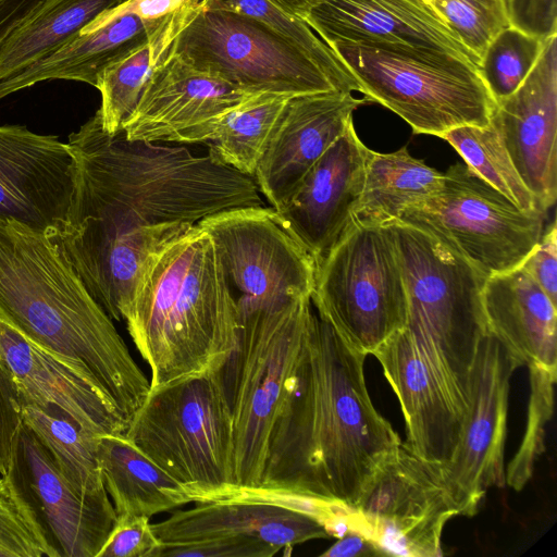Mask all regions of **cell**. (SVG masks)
I'll return each mask as SVG.
<instances>
[{
  "mask_svg": "<svg viewBox=\"0 0 557 557\" xmlns=\"http://www.w3.org/2000/svg\"><path fill=\"white\" fill-rule=\"evenodd\" d=\"M75 158L55 136L0 126V216L46 236L64 225L75 186Z\"/></svg>",
  "mask_w": 557,
  "mask_h": 557,
  "instance_id": "cell-18",
  "label": "cell"
},
{
  "mask_svg": "<svg viewBox=\"0 0 557 557\" xmlns=\"http://www.w3.org/2000/svg\"><path fill=\"white\" fill-rule=\"evenodd\" d=\"M440 138L450 144L468 166L520 209L540 210L491 123L454 127Z\"/></svg>",
  "mask_w": 557,
  "mask_h": 557,
  "instance_id": "cell-32",
  "label": "cell"
},
{
  "mask_svg": "<svg viewBox=\"0 0 557 557\" xmlns=\"http://www.w3.org/2000/svg\"><path fill=\"white\" fill-rule=\"evenodd\" d=\"M370 102L386 107L414 134L441 137L461 125L490 124L496 101L479 69L445 51L327 44Z\"/></svg>",
  "mask_w": 557,
  "mask_h": 557,
  "instance_id": "cell-8",
  "label": "cell"
},
{
  "mask_svg": "<svg viewBox=\"0 0 557 557\" xmlns=\"http://www.w3.org/2000/svg\"><path fill=\"white\" fill-rule=\"evenodd\" d=\"M520 267L542 288L554 305L557 304V228L548 225L539 243Z\"/></svg>",
  "mask_w": 557,
  "mask_h": 557,
  "instance_id": "cell-42",
  "label": "cell"
},
{
  "mask_svg": "<svg viewBox=\"0 0 557 557\" xmlns=\"http://www.w3.org/2000/svg\"><path fill=\"white\" fill-rule=\"evenodd\" d=\"M430 4L480 65L491 41L510 26L504 0H431Z\"/></svg>",
  "mask_w": 557,
  "mask_h": 557,
  "instance_id": "cell-35",
  "label": "cell"
},
{
  "mask_svg": "<svg viewBox=\"0 0 557 557\" xmlns=\"http://www.w3.org/2000/svg\"><path fill=\"white\" fill-rule=\"evenodd\" d=\"M359 531L383 556L443 555L444 527L458 510L441 463L401 442L376 468L356 509Z\"/></svg>",
  "mask_w": 557,
  "mask_h": 557,
  "instance_id": "cell-12",
  "label": "cell"
},
{
  "mask_svg": "<svg viewBox=\"0 0 557 557\" xmlns=\"http://www.w3.org/2000/svg\"><path fill=\"white\" fill-rule=\"evenodd\" d=\"M122 320L150 369V389L218 372L237 344L240 323L212 236L195 224L161 249Z\"/></svg>",
  "mask_w": 557,
  "mask_h": 557,
  "instance_id": "cell-4",
  "label": "cell"
},
{
  "mask_svg": "<svg viewBox=\"0 0 557 557\" xmlns=\"http://www.w3.org/2000/svg\"><path fill=\"white\" fill-rule=\"evenodd\" d=\"M0 557H57L7 475L0 478Z\"/></svg>",
  "mask_w": 557,
  "mask_h": 557,
  "instance_id": "cell-37",
  "label": "cell"
},
{
  "mask_svg": "<svg viewBox=\"0 0 557 557\" xmlns=\"http://www.w3.org/2000/svg\"><path fill=\"white\" fill-rule=\"evenodd\" d=\"M337 505L310 498L238 492L232 497L196 503L151 523L162 544H182L213 537H246L282 550L311 540L327 539V522Z\"/></svg>",
  "mask_w": 557,
  "mask_h": 557,
  "instance_id": "cell-16",
  "label": "cell"
},
{
  "mask_svg": "<svg viewBox=\"0 0 557 557\" xmlns=\"http://www.w3.org/2000/svg\"><path fill=\"white\" fill-rule=\"evenodd\" d=\"M256 95L174 51L154 71L122 129L129 140L209 143L221 120Z\"/></svg>",
  "mask_w": 557,
  "mask_h": 557,
  "instance_id": "cell-17",
  "label": "cell"
},
{
  "mask_svg": "<svg viewBox=\"0 0 557 557\" xmlns=\"http://www.w3.org/2000/svg\"><path fill=\"white\" fill-rule=\"evenodd\" d=\"M321 557L382 556L376 545L363 533L352 530L338 539Z\"/></svg>",
  "mask_w": 557,
  "mask_h": 557,
  "instance_id": "cell-44",
  "label": "cell"
},
{
  "mask_svg": "<svg viewBox=\"0 0 557 557\" xmlns=\"http://www.w3.org/2000/svg\"><path fill=\"white\" fill-rule=\"evenodd\" d=\"M180 0H125L102 12L65 46L0 81V100L48 79H66L96 86L111 63L140 45L173 11Z\"/></svg>",
  "mask_w": 557,
  "mask_h": 557,
  "instance_id": "cell-23",
  "label": "cell"
},
{
  "mask_svg": "<svg viewBox=\"0 0 557 557\" xmlns=\"http://www.w3.org/2000/svg\"><path fill=\"white\" fill-rule=\"evenodd\" d=\"M124 435L195 503L238 492L233 420L219 371L151 388Z\"/></svg>",
  "mask_w": 557,
  "mask_h": 557,
  "instance_id": "cell-7",
  "label": "cell"
},
{
  "mask_svg": "<svg viewBox=\"0 0 557 557\" xmlns=\"http://www.w3.org/2000/svg\"><path fill=\"white\" fill-rule=\"evenodd\" d=\"M67 145L75 186L63 227L47 236L58 249L163 223L197 224L218 212L263 206L251 176L196 157L184 147L129 140L102 128L99 111Z\"/></svg>",
  "mask_w": 557,
  "mask_h": 557,
  "instance_id": "cell-2",
  "label": "cell"
},
{
  "mask_svg": "<svg viewBox=\"0 0 557 557\" xmlns=\"http://www.w3.org/2000/svg\"><path fill=\"white\" fill-rule=\"evenodd\" d=\"M125 0H47L0 46V81L49 57Z\"/></svg>",
  "mask_w": 557,
  "mask_h": 557,
  "instance_id": "cell-29",
  "label": "cell"
},
{
  "mask_svg": "<svg viewBox=\"0 0 557 557\" xmlns=\"http://www.w3.org/2000/svg\"><path fill=\"white\" fill-rule=\"evenodd\" d=\"M369 148L359 139L354 123L305 175L277 214L306 248L317 268L355 224Z\"/></svg>",
  "mask_w": 557,
  "mask_h": 557,
  "instance_id": "cell-20",
  "label": "cell"
},
{
  "mask_svg": "<svg viewBox=\"0 0 557 557\" xmlns=\"http://www.w3.org/2000/svg\"><path fill=\"white\" fill-rule=\"evenodd\" d=\"M482 302L488 333L516 369L557 370L556 305L521 267L488 276Z\"/></svg>",
  "mask_w": 557,
  "mask_h": 557,
  "instance_id": "cell-25",
  "label": "cell"
},
{
  "mask_svg": "<svg viewBox=\"0 0 557 557\" xmlns=\"http://www.w3.org/2000/svg\"><path fill=\"white\" fill-rule=\"evenodd\" d=\"M160 545L148 517L123 513L97 557H154Z\"/></svg>",
  "mask_w": 557,
  "mask_h": 557,
  "instance_id": "cell-39",
  "label": "cell"
},
{
  "mask_svg": "<svg viewBox=\"0 0 557 557\" xmlns=\"http://www.w3.org/2000/svg\"><path fill=\"white\" fill-rule=\"evenodd\" d=\"M208 7L253 17L324 66L339 73H350L334 50L304 20L283 12L268 0H208Z\"/></svg>",
  "mask_w": 557,
  "mask_h": 557,
  "instance_id": "cell-36",
  "label": "cell"
},
{
  "mask_svg": "<svg viewBox=\"0 0 557 557\" xmlns=\"http://www.w3.org/2000/svg\"><path fill=\"white\" fill-rule=\"evenodd\" d=\"M47 0H0V46Z\"/></svg>",
  "mask_w": 557,
  "mask_h": 557,
  "instance_id": "cell-43",
  "label": "cell"
},
{
  "mask_svg": "<svg viewBox=\"0 0 557 557\" xmlns=\"http://www.w3.org/2000/svg\"><path fill=\"white\" fill-rule=\"evenodd\" d=\"M510 26L541 40L557 35V0H504Z\"/></svg>",
  "mask_w": 557,
  "mask_h": 557,
  "instance_id": "cell-40",
  "label": "cell"
},
{
  "mask_svg": "<svg viewBox=\"0 0 557 557\" xmlns=\"http://www.w3.org/2000/svg\"><path fill=\"white\" fill-rule=\"evenodd\" d=\"M544 212L520 209L466 163L443 173L440 189L398 222L435 238L485 277L523 262L544 232Z\"/></svg>",
  "mask_w": 557,
  "mask_h": 557,
  "instance_id": "cell-11",
  "label": "cell"
},
{
  "mask_svg": "<svg viewBox=\"0 0 557 557\" xmlns=\"http://www.w3.org/2000/svg\"><path fill=\"white\" fill-rule=\"evenodd\" d=\"M282 548L246 537H213L182 544H162L154 557H273Z\"/></svg>",
  "mask_w": 557,
  "mask_h": 557,
  "instance_id": "cell-38",
  "label": "cell"
},
{
  "mask_svg": "<svg viewBox=\"0 0 557 557\" xmlns=\"http://www.w3.org/2000/svg\"><path fill=\"white\" fill-rule=\"evenodd\" d=\"M283 12L302 20L305 14L321 0H268Z\"/></svg>",
  "mask_w": 557,
  "mask_h": 557,
  "instance_id": "cell-45",
  "label": "cell"
},
{
  "mask_svg": "<svg viewBox=\"0 0 557 557\" xmlns=\"http://www.w3.org/2000/svg\"><path fill=\"white\" fill-rule=\"evenodd\" d=\"M302 20L326 44L435 50L478 63L426 0H321Z\"/></svg>",
  "mask_w": 557,
  "mask_h": 557,
  "instance_id": "cell-22",
  "label": "cell"
},
{
  "mask_svg": "<svg viewBox=\"0 0 557 557\" xmlns=\"http://www.w3.org/2000/svg\"><path fill=\"white\" fill-rule=\"evenodd\" d=\"M385 226L405 280L410 347L465 424L479 346L488 333L487 277L426 233L398 221Z\"/></svg>",
  "mask_w": 557,
  "mask_h": 557,
  "instance_id": "cell-5",
  "label": "cell"
},
{
  "mask_svg": "<svg viewBox=\"0 0 557 557\" xmlns=\"http://www.w3.org/2000/svg\"><path fill=\"white\" fill-rule=\"evenodd\" d=\"M208 0L184 5L168 14L137 47L108 65L98 76V109L102 128L113 135L135 110L154 71L175 51L177 39Z\"/></svg>",
  "mask_w": 557,
  "mask_h": 557,
  "instance_id": "cell-27",
  "label": "cell"
},
{
  "mask_svg": "<svg viewBox=\"0 0 557 557\" xmlns=\"http://www.w3.org/2000/svg\"><path fill=\"white\" fill-rule=\"evenodd\" d=\"M0 357L22 396L60 408L96 436L125 433L126 421L96 385L2 320Z\"/></svg>",
  "mask_w": 557,
  "mask_h": 557,
  "instance_id": "cell-24",
  "label": "cell"
},
{
  "mask_svg": "<svg viewBox=\"0 0 557 557\" xmlns=\"http://www.w3.org/2000/svg\"><path fill=\"white\" fill-rule=\"evenodd\" d=\"M310 297L238 309L237 344L219 370L234 434L238 491L260 486L272 428L305 344Z\"/></svg>",
  "mask_w": 557,
  "mask_h": 557,
  "instance_id": "cell-6",
  "label": "cell"
},
{
  "mask_svg": "<svg viewBox=\"0 0 557 557\" xmlns=\"http://www.w3.org/2000/svg\"><path fill=\"white\" fill-rule=\"evenodd\" d=\"M175 52L252 94L360 92L352 74L324 66L253 17L208 3L182 32Z\"/></svg>",
  "mask_w": 557,
  "mask_h": 557,
  "instance_id": "cell-9",
  "label": "cell"
},
{
  "mask_svg": "<svg viewBox=\"0 0 557 557\" xmlns=\"http://www.w3.org/2000/svg\"><path fill=\"white\" fill-rule=\"evenodd\" d=\"M101 479L116 516L152 517L195 503L190 491L140 451L124 434L98 436Z\"/></svg>",
  "mask_w": 557,
  "mask_h": 557,
  "instance_id": "cell-26",
  "label": "cell"
},
{
  "mask_svg": "<svg viewBox=\"0 0 557 557\" xmlns=\"http://www.w3.org/2000/svg\"><path fill=\"white\" fill-rule=\"evenodd\" d=\"M557 35L545 40L524 82L497 101L490 123L537 208L557 197Z\"/></svg>",
  "mask_w": 557,
  "mask_h": 557,
  "instance_id": "cell-19",
  "label": "cell"
},
{
  "mask_svg": "<svg viewBox=\"0 0 557 557\" xmlns=\"http://www.w3.org/2000/svg\"><path fill=\"white\" fill-rule=\"evenodd\" d=\"M0 320L88 379L129 421L150 392L112 319L42 233L0 216Z\"/></svg>",
  "mask_w": 557,
  "mask_h": 557,
  "instance_id": "cell-3",
  "label": "cell"
},
{
  "mask_svg": "<svg viewBox=\"0 0 557 557\" xmlns=\"http://www.w3.org/2000/svg\"><path fill=\"white\" fill-rule=\"evenodd\" d=\"M370 102L352 92L331 90L292 97L256 169L253 180L272 208L280 210L305 175L342 136L352 112Z\"/></svg>",
  "mask_w": 557,
  "mask_h": 557,
  "instance_id": "cell-21",
  "label": "cell"
},
{
  "mask_svg": "<svg viewBox=\"0 0 557 557\" xmlns=\"http://www.w3.org/2000/svg\"><path fill=\"white\" fill-rule=\"evenodd\" d=\"M197 224L215 242L238 309L311 297L314 260L274 208H233Z\"/></svg>",
  "mask_w": 557,
  "mask_h": 557,
  "instance_id": "cell-13",
  "label": "cell"
},
{
  "mask_svg": "<svg viewBox=\"0 0 557 557\" xmlns=\"http://www.w3.org/2000/svg\"><path fill=\"white\" fill-rule=\"evenodd\" d=\"M426 1H431V0H426Z\"/></svg>",
  "mask_w": 557,
  "mask_h": 557,
  "instance_id": "cell-46",
  "label": "cell"
},
{
  "mask_svg": "<svg viewBox=\"0 0 557 557\" xmlns=\"http://www.w3.org/2000/svg\"><path fill=\"white\" fill-rule=\"evenodd\" d=\"M442 182L443 173L412 157L407 146L388 153L370 149L354 222L371 226L395 223L407 208L435 194Z\"/></svg>",
  "mask_w": 557,
  "mask_h": 557,
  "instance_id": "cell-28",
  "label": "cell"
},
{
  "mask_svg": "<svg viewBox=\"0 0 557 557\" xmlns=\"http://www.w3.org/2000/svg\"><path fill=\"white\" fill-rule=\"evenodd\" d=\"M21 396L23 421L36 433L64 478L82 494L109 497L97 459L98 436L60 408Z\"/></svg>",
  "mask_w": 557,
  "mask_h": 557,
  "instance_id": "cell-30",
  "label": "cell"
},
{
  "mask_svg": "<svg viewBox=\"0 0 557 557\" xmlns=\"http://www.w3.org/2000/svg\"><path fill=\"white\" fill-rule=\"evenodd\" d=\"M311 302L367 356L405 327L406 285L388 227L355 223L317 268Z\"/></svg>",
  "mask_w": 557,
  "mask_h": 557,
  "instance_id": "cell-10",
  "label": "cell"
},
{
  "mask_svg": "<svg viewBox=\"0 0 557 557\" xmlns=\"http://www.w3.org/2000/svg\"><path fill=\"white\" fill-rule=\"evenodd\" d=\"M366 358L313 307L272 428L261 484L244 492L356 509L376 468L401 443L372 404Z\"/></svg>",
  "mask_w": 557,
  "mask_h": 557,
  "instance_id": "cell-1",
  "label": "cell"
},
{
  "mask_svg": "<svg viewBox=\"0 0 557 557\" xmlns=\"http://www.w3.org/2000/svg\"><path fill=\"white\" fill-rule=\"evenodd\" d=\"M290 98L259 94L230 111L209 141L208 153L219 163L253 178L272 132Z\"/></svg>",
  "mask_w": 557,
  "mask_h": 557,
  "instance_id": "cell-31",
  "label": "cell"
},
{
  "mask_svg": "<svg viewBox=\"0 0 557 557\" xmlns=\"http://www.w3.org/2000/svg\"><path fill=\"white\" fill-rule=\"evenodd\" d=\"M3 475L30 508L57 557H97L116 520L112 502L78 492L24 421Z\"/></svg>",
  "mask_w": 557,
  "mask_h": 557,
  "instance_id": "cell-14",
  "label": "cell"
},
{
  "mask_svg": "<svg viewBox=\"0 0 557 557\" xmlns=\"http://www.w3.org/2000/svg\"><path fill=\"white\" fill-rule=\"evenodd\" d=\"M544 44L545 40L512 26L491 41L481 58L479 72L496 102L509 97L524 82Z\"/></svg>",
  "mask_w": 557,
  "mask_h": 557,
  "instance_id": "cell-34",
  "label": "cell"
},
{
  "mask_svg": "<svg viewBox=\"0 0 557 557\" xmlns=\"http://www.w3.org/2000/svg\"><path fill=\"white\" fill-rule=\"evenodd\" d=\"M516 370L503 345L490 333L482 338L473 375L472 401L443 479L459 516L472 517L491 487L505 482L510 377Z\"/></svg>",
  "mask_w": 557,
  "mask_h": 557,
  "instance_id": "cell-15",
  "label": "cell"
},
{
  "mask_svg": "<svg viewBox=\"0 0 557 557\" xmlns=\"http://www.w3.org/2000/svg\"><path fill=\"white\" fill-rule=\"evenodd\" d=\"M23 422L15 380L0 357V475L7 472L16 433Z\"/></svg>",
  "mask_w": 557,
  "mask_h": 557,
  "instance_id": "cell-41",
  "label": "cell"
},
{
  "mask_svg": "<svg viewBox=\"0 0 557 557\" xmlns=\"http://www.w3.org/2000/svg\"><path fill=\"white\" fill-rule=\"evenodd\" d=\"M530 396L522 441L505 469V482L521 491L532 479L535 463L545 450L546 425L554 412V389L557 370L530 366Z\"/></svg>",
  "mask_w": 557,
  "mask_h": 557,
  "instance_id": "cell-33",
  "label": "cell"
}]
</instances>
